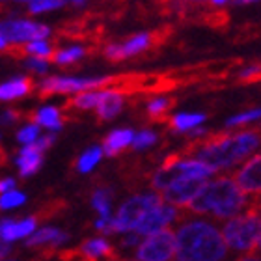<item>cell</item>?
Instances as JSON below:
<instances>
[{"label": "cell", "mask_w": 261, "mask_h": 261, "mask_svg": "<svg viewBox=\"0 0 261 261\" xmlns=\"http://www.w3.org/2000/svg\"><path fill=\"white\" fill-rule=\"evenodd\" d=\"M103 151L99 149V147H90L81 159H79V163H76V168L79 172H90V170L99 163V159H101Z\"/></svg>", "instance_id": "25"}, {"label": "cell", "mask_w": 261, "mask_h": 261, "mask_svg": "<svg viewBox=\"0 0 261 261\" xmlns=\"http://www.w3.org/2000/svg\"><path fill=\"white\" fill-rule=\"evenodd\" d=\"M133 138H135V135H133V130L130 129L112 130V133L105 138L103 149H101V151H105L109 157H116L118 153H121L127 146H129L130 142H133Z\"/></svg>", "instance_id": "18"}, {"label": "cell", "mask_w": 261, "mask_h": 261, "mask_svg": "<svg viewBox=\"0 0 261 261\" xmlns=\"http://www.w3.org/2000/svg\"><path fill=\"white\" fill-rule=\"evenodd\" d=\"M34 81L30 76H21V79H13L10 82L0 84V99L2 101H11L17 97H24L28 93H32L34 90Z\"/></svg>", "instance_id": "16"}, {"label": "cell", "mask_w": 261, "mask_h": 261, "mask_svg": "<svg viewBox=\"0 0 261 261\" xmlns=\"http://www.w3.org/2000/svg\"><path fill=\"white\" fill-rule=\"evenodd\" d=\"M39 135V127L38 125H28L24 129L19 130V135H17V140L22 142V144H32Z\"/></svg>", "instance_id": "30"}, {"label": "cell", "mask_w": 261, "mask_h": 261, "mask_svg": "<svg viewBox=\"0 0 261 261\" xmlns=\"http://www.w3.org/2000/svg\"><path fill=\"white\" fill-rule=\"evenodd\" d=\"M56 140V136L55 135H47V136H41V138H36V140L32 142L34 146L38 147L39 151H45L47 147H50L53 146V142Z\"/></svg>", "instance_id": "33"}, {"label": "cell", "mask_w": 261, "mask_h": 261, "mask_svg": "<svg viewBox=\"0 0 261 261\" xmlns=\"http://www.w3.org/2000/svg\"><path fill=\"white\" fill-rule=\"evenodd\" d=\"M175 101L174 97H161V99H153V101H149V105H147V118L151 121H155V123H166V120H168V112L175 107Z\"/></svg>", "instance_id": "20"}, {"label": "cell", "mask_w": 261, "mask_h": 261, "mask_svg": "<svg viewBox=\"0 0 261 261\" xmlns=\"http://www.w3.org/2000/svg\"><path fill=\"white\" fill-rule=\"evenodd\" d=\"M259 65H252V67H248V69H245L243 73L239 75V82L241 84H254V82L259 81Z\"/></svg>", "instance_id": "31"}, {"label": "cell", "mask_w": 261, "mask_h": 261, "mask_svg": "<svg viewBox=\"0 0 261 261\" xmlns=\"http://www.w3.org/2000/svg\"><path fill=\"white\" fill-rule=\"evenodd\" d=\"M257 118H259V110H250V112H246V114H239V116H235V118H231V120L228 121V127L245 125V123H248V121H252V120H257Z\"/></svg>", "instance_id": "32"}, {"label": "cell", "mask_w": 261, "mask_h": 261, "mask_svg": "<svg viewBox=\"0 0 261 261\" xmlns=\"http://www.w3.org/2000/svg\"><path fill=\"white\" fill-rule=\"evenodd\" d=\"M125 103V93H121L118 88H110L103 90L99 103L95 105V112H97L99 121H109L120 114Z\"/></svg>", "instance_id": "12"}, {"label": "cell", "mask_w": 261, "mask_h": 261, "mask_svg": "<svg viewBox=\"0 0 261 261\" xmlns=\"http://www.w3.org/2000/svg\"><path fill=\"white\" fill-rule=\"evenodd\" d=\"M254 200V198H252ZM252 200L239 191L231 175H222L213 181H205L200 192L187 205V211L194 215H211L222 218H233L248 207Z\"/></svg>", "instance_id": "3"}, {"label": "cell", "mask_w": 261, "mask_h": 261, "mask_svg": "<svg viewBox=\"0 0 261 261\" xmlns=\"http://www.w3.org/2000/svg\"><path fill=\"white\" fill-rule=\"evenodd\" d=\"M67 0H38L30 4V13H41V11H49L55 8H62Z\"/></svg>", "instance_id": "28"}, {"label": "cell", "mask_w": 261, "mask_h": 261, "mask_svg": "<svg viewBox=\"0 0 261 261\" xmlns=\"http://www.w3.org/2000/svg\"><path fill=\"white\" fill-rule=\"evenodd\" d=\"M259 146V130H239V133H211L203 138H194L189 142L181 151H177L181 159L191 157L192 161L207 164L215 172L224 168H231L235 164L243 163L252 151Z\"/></svg>", "instance_id": "1"}, {"label": "cell", "mask_w": 261, "mask_h": 261, "mask_svg": "<svg viewBox=\"0 0 261 261\" xmlns=\"http://www.w3.org/2000/svg\"><path fill=\"white\" fill-rule=\"evenodd\" d=\"M73 2V6H84L86 4V0H71Z\"/></svg>", "instance_id": "39"}, {"label": "cell", "mask_w": 261, "mask_h": 261, "mask_svg": "<svg viewBox=\"0 0 261 261\" xmlns=\"http://www.w3.org/2000/svg\"><path fill=\"white\" fill-rule=\"evenodd\" d=\"M205 120V114H177L166 120L172 130H191L196 129L201 121Z\"/></svg>", "instance_id": "21"}, {"label": "cell", "mask_w": 261, "mask_h": 261, "mask_svg": "<svg viewBox=\"0 0 261 261\" xmlns=\"http://www.w3.org/2000/svg\"><path fill=\"white\" fill-rule=\"evenodd\" d=\"M235 185L239 187L243 194L250 198H259L261 192V155H254L250 161L243 164V168L237 170L233 175Z\"/></svg>", "instance_id": "11"}, {"label": "cell", "mask_w": 261, "mask_h": 261, "mask_svg": "<svg viewBox=\"0 0 261 261\" xmlns=\"http://www.w3.org/2000/svg\"><path fill=\"white\" fill-rule=\"evenodd\" d=\"M92 205L101 215V218H109L110 215V191L109 189H97L92 196Z\"/></svg>", "instance_id": "23"}, {"label": "cell", "mask_w": 261, "mask_h": 261, "mask_svg": "<svg viewBox=\"0 0 261 261\" xmlns=\"http://www.w3.org/2000/svg\"><path fill=\"white\" fill-rule=\"evenodd\" d=\"M8 254H10V245L8 243H0V261L4 259Z\"/></svg>", "instance_id": "38"}, {"label": "cell", "mask_w": 261, "mask_h": 261, "mask_svg": "<svg viewBox=\"0 0 261 261\" xmlns=\"http://www.w3.org/2000/svg\"><path fill=\"white\" fill-rule=\"evenodd\" d=\"M0 10H2V4H0Z\"/></svg>", "instance_id": "48"}, {"label": "cell", "mask_w": 261, "mask_h": 261, "mask_svg": "<svg viewBox=\"0 0 261 261\" xmlns=\"http://www.w3.org/2000/svg\"><path fill=\"white\" fill-rule=\"evenodd\" d=\"M41 163H43V151H39L34 144H27V147H22L21 153H19V159H17V164H19L22 177L36 174L39 166H41Z\"/></svg>", "instance_id": "13"}, {"label": "cell", "mask_w": 261, "mask_h": 261, "mask_svg": "<svg viewBox=\"0 0 261 261\" xmlns=\"http://www.w3.org/2000/svg\"><path fill=\"white\" fill-rule=\"evenodd\" d=\"M22 112H17V110H8L2 118V121H15V120H21Z\"/></svg>", "instance_id": "37"}, {"label": "cell", "mask_w": 261, "mask_h": 261, "mask_svg": "<svg viewBox=\"0 0 261 261\" xmlns=\"http://www.w3.org/2000/svg\"><path fill=\"white\" fill-rule=\"evenodd\" d=\"M168 36H172V28L166 27V28H159L155 32L138 34V36H133V38H129L127 41H123V43H118L120 45L121 60L130 58V56H135V55H140L144 50L153 49L155 45L164 43V41L168 39Z\"/></svg>", "instance_id": "9"}, {"label": "cell", "mask_w": 261, "mask_h": 261, "mask_svg": "<svg viewBox=\"0 0 261 261\" xmlns=\"http://www.w3.org/2000/svg\"><path fill=\"white\" fill-rule=\"evenodd\" d=\"M19 2H28V0H19ZM32 2H38V0H32Z\"/></svg>", "instance_id": "45"}, {"label": "cell", "mask_w": 261, "mask_h": 261, "mask_svg": "<svg viewBox=\"0 0 261 261\" xmlns=\"http://www.w3.org/2000/svg\"><path fill=\"white\" fill-rule=\"evenodd\" d=\"M6 47H8V43H6L4 39L0 38V53H2V50H4V49H6Z\"/></svg>", "instance_id": "40"}, {"label": "cell", "mask_w": 261, "mask_h": 261, "mask_svg": "<svg viewBox=\"0 0 261 261\" xmlns=\"http://www.w3.org/2000/svg\"><path fill=\"white\" fill-rule=\"evenodd\" d=\"M24 50H27V55H34L36 58L39 60H50L53 55H55V47H50L47 41H30V43L24 45Z\"/></svg>", "instance_id": "24"}, {"label": "cell", "mask_w": 261, "mask_h": 261, "mask_svg": "<svg viewBox=\"0 0 261 261\" xmlns=\"http://www.w3.org/2000/svg\"><path fill=\"white\" fill-rule=\"evenodd\" d=\"M114 261H136V259H114Z\"/></svg>", "instance_id": "43"}, {"label": "cell", "mask_w": 261, "mask_h": 261, "mask_svg": "<svg viewBox=\"0 0 261 261\" xmlns=\"http://www.w3.org/2000/svg\"><path fill=\"white\" fill-rule=\"evenodd\" d=\"M2 2H4V0H0V4H2Z\"/></svg>", "instance_id": "47"}, {"label": "cell", "mask_w": 261, "mask_h": 261, "mask_svg": "<svg viewBox=\"0 0 261 261\" xmlns=\"http://www.w3.org/2000/svg\"><path fill=\"white\" fill-rule=\"evenodd\" d=\"M15 185V181L11 179V177H6V179H0V196L6 194V192H10Z\"/></svg>", "instance_id": "35"}, {"label": "cell", "mask_w": 261, "mask_h": 261, "mask_svg": "<svg viewBox=\"0 0 261 261\" xmlns=\"http://www.w3.org/2000/svg\"><path fill=\"white\" fill-rule=\"evenodd\" d=\"M243 261H252V259H250V257H246V259H243Z\"/></svg>", "instance_id": "46"}, {"label": "cell", "mask_w": 261, "mask_h": 261, "mask_svg": "<svg viewBox=\"0 0 261 261\" xmlns=\"http://www.w3.org/2000/svg\"><path fill=\"white\" fill-rule=\"evenodd\" d=\"M27 118L30 120L32 125H45L49 127V129H62L64 125V120H62L60 116V110L55 109V107H47V109H41V110H36V112H28Z\"/></svg>", "instance_id": "19"}, {"label": "cell", "mask_w": 261, "mask_h": 261, "mask_svg": "<svg viewBox=\"0 0 261 261\" xmlns=\"http://www.w3.org/2000/svg\"><path fill=\"white\" fill-rule=\"evenodd\" d=\"M79 250L82 252V256L86 257L88 261H97V259H101V257H107V259H110V261L118 259L114 248H112L105 239L84 241V245H82Z\"/></svg>", "instance_id": "14"}, {"label": "cell", "mask_w": 261, "mask_h": 261, "mask_svg": "<svg viewBox=\"0 0 261 261\" xmlns=\"http://www.w3.org/2000/svg\"><path fill=\"white\" fill-rule=\"evenodd\" d=\"M92 53H93L92 45L90 47H69V49H62V50L56 49L50 62H56V64H62V65L73 64V62H76L84 55H92Z\"/></svg>", "instance_id": "22"}, {"label": "cell", "mask_w": 261, "mask_h": 261, "mask_svg": "<svg viewBox=\"0 0 261 261\" xmlns=\"http://www.w3.org/2000/svg\"><path fill=\"white\" fill-rule=\"evenodd\" d=\"M177 213H179L177 207L168 205V203H164L163 201L161 205H157L155 209H151L149 213H146V217L136 224L135 233L146 235V237L147 235H151V233H157V231L168 228L170 224L174 222L175 218H177Z\"/></svg>", "instance_id": "10"}, {"label": "cell", "mask_w": 261, "mask_h": 261, "mask_svg": "<svg viewBox=\"0 0 261 261\" xmlns=\"http://www.w3.org/2000/svg\"><path fill=\"white\" fill-rule=\"evenodd\" d=\"M220 233L228 248H233L235 252H241L248 257L254 256L261 241L259 198H254L245 211L239 213L237 217L228 218Z\"/></svg>", "instance_id": "4"}, {"label": "cell", "mask_w": 261, "mask_h": 261, "mask_svg": "<svg viewBox=\"0 0 261 261\" xmlns=\"http://www.w3.org/2000/svg\"><path fill=\"white\" fill-rule=\"evenodd\" d=\"M205 181L194 179V177H187V175H181L177 179H174L164 191H161V200L168 205L174 207H187L192 201L200 189L203 187Z\"/></svg>", "instance_id": "8"}, {"label": "cell", "mask_w": 261, "mask_h": 261, "mask_svg": "<svg viewBox=\"0 0 261 261\" xmlns=\"http://www.w3.org/2000/svg\"><path fill=\"white\" fill-rule=\"evenodd\" d=\"M24 200H27V196L22 194V192L10 191L0 196V207H2V209H11V207H17V205H21V203H24Z\"/></svg>", "instance_id": "27"}, {"label": "cell", "mask_w": 261, "mask_h": 261, "mask_svg": "<svg viewBox=\"0 0 261 261\" xmlns=\"http://www.w3.org/2000/svg\"><path fill=\"white\" fill-rule=\"evenodd\" d=\"M49 27L45 24H36L30 21H2L0 22V38L6 43L11 41L13 43H21V41H41V38L49 36Z\"/></svg>", "instance_id": "7"}, {"label": "cell", "mask_w": 261, "mask_h": 261, "mask_svg": "<svg viewBox=\"0 0 261 261\" xmlns=\"http://www.w3.org/2000/svg\"><path fill=\"white\" fill-rule=\"evenodd\" d=\"M183 2H191V4H201V2H207V0H183Z\"/></svg>", "instance_id": "41"}, {"label": "cell", "mask_w": 261, "mask_h": 261, "mask_svg": "<svg viewBox=\"0 0 261 261\" xmlns=\"http://www.w3.org/2000/svg\"><path fill=\"white\" fill-rule=\"evenodd\" d=\"M138 243H140V235L135 233V231H133L129 237H125V239L121 241V245L123 246H135V245H138Z\"/></svg>", "instance_id": "36"}, {"label": "cell", "mask_w": 261, "mask_h": 261, "mask_svg": "<svg viewBox=\"0 0 261 261\" xmlns=\"http://www.w3.org/2000/svg\"><path fill=\"white\" fill-rule=\"evenodd\" d=\"M163 200L159 194H140L127 200L118 209L114 218H101L95 222V228L101 233H116V231H135L136 224L146 217V213L161 205Z\"/></svg>", "instance_id": "5"}, {"label": "cell", "mask_w": 261, "mask_h": 261, "mask_svg": "<svg viewBox=\"0 0 261 261\" xmlns=\"http://www.w3.org/2000/svg\"><path fill=\"white\" fill-rule=\"evenodd\" d=\"M155 140H157V136H155V133H151V130H142V133H138L136 135V138H133V147L135 149H144V147L151 146V144H155Z\"/></svg>", "instance_id": "29"}, {"label": "cell", "mask_w": 261, "mask_h": 261, "mask_svg": "<svg viewBox=\"0 0 261 261\" xmlns=\"http://www.w3.org/2000/svg\"><path fill=\"white\" fill-rule=\"evenodd\" d=\"M175 261H222L228 254L220 229L211 222L196 220L187 209L177 213Z\"/></svg>", "instance_id": "2"}, {"label": "cell", "mask_w": 261, "mask_h": 261, "mask_svg": "<svg viewBox=\"0 0 261 261\" xmlns=\"http://www.w3.org/2000/svg\"><path fill=\"white\" fill-rule=\"evenodd\" d=\"M67 241V235L60 233L56 228H43L34 231L30 237H28L27 245L32 248V246H45V248H50V250H56V246L62 245Z\"/></svg>", "instance_id": "15"}, {"label": "cell", "mask_w": 261, "mask_h": 261, "mask_svg": "<svg viewBox=\"0 0 261 261\" xmlns=\"http://www.w3.org/2000/svg\"><path fill=\"white\" fill-rule=\"evenodd\" d=\"M120 2H121V0H120Z\"/></svg>", "instance_id": "49"}, {"label": "cell", "mask_w": 261, "mask_h": 261, "mask_svg": "<svg viewBox=\"0 0 261 261\" xmlns=\"http://www.w3.org/2000/svg\"><path fill=\"white\" fill-rule=\"evenodd\" d=\"M27 65H28V69L38 71V73H45V71H47V62L39 60V58H32Z\"/></svg>", "instance_id": "34"}, {"label": "cell", "mask_w": 261, "mask_h": 261, "mask_svg": "<svg viewBox=\"0 0 261 261\" xmlns=\"http://www.w3.org/2000/svg\"><path fill=\"white\" fill-rule=\"evenodd\" d=\"M36 220L32 218H27V220H21V222H15V220H4V228L0 231V237L4 243H11L15 239H21V237H27V235H32L34 229H36Z\"/></svg>", "instance_id": "17"}, {"label": "cell", "mask_w": 261, "mask_h": 261, "mask_svg": "<svg viewBox=\"0 0 261 261\" xmlns=\"http://www.w3.org/2000/svg\"><path fill=\"white\" fill-rule=\"evenodd\" d=\"M62 209H65L64 201H50V203H47L41 211L36 213L34 220H36V222H43V220H47V218H53L55 215H58Z\"/></svg>", "instance_id": "26"}, {"label": "cell", "mask_w": 261, "mask_h": 261, "mask_svg": "<svg viewBox=\"0 0 261 261\" xmlns=\"http://www.w3.org/2000/svg\"><path fill=\"white\" fill-rule=\"evenodd\" d=\"M224 2H226V0H211V4H213V6H218V4H224Z\"/></svg>", "instance_id": "42"}, {"label": "cell", "mask_w": 261, "mask_h": 261, "mask_svg": "<svg viewBox=\"0 0 261 261\" xmlns=\"http://www.w3.org/2000/svg\"><path fill=\"white\" fill-rule=\"evenodd\" d=\"M175 254L174 229L164 228L157 233L147 235L136 248V261H170Z\"/></svg>", "instance_id": "6"}, {"label": "cell", "mask_w": 261, "mask_h": 261, "mask_svg": "<svg viewBox=\"0 0 261 261\" xmlns=\"http://www.w3.org/2000/svg\"><path fill=\"white\" fill-rule=\"evenodd\" d=\"M243 2H245V4H248V2H254V0H243Z\"/></svg>", "instance_id": "44"}]
</instances>
